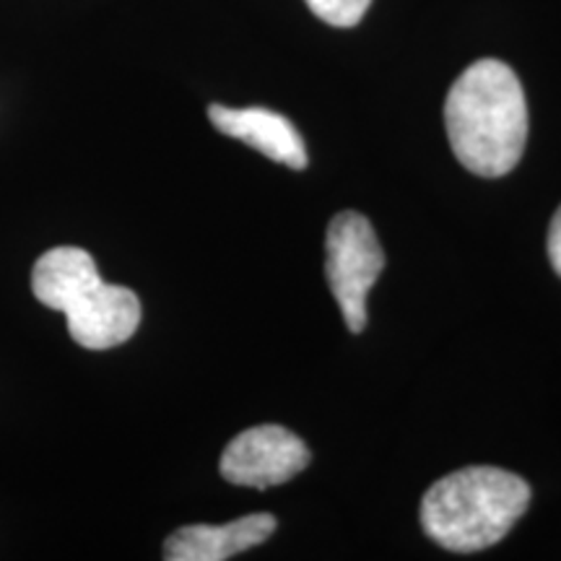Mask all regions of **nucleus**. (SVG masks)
Listing matches in <instances>:
<instances>
[{"instance_id":"1","label":"nucleus","mask_w":561,"mask_h":561,"mask_svg":"<svg viewBox=\"0 0 561 561\" xmlns=\"http://www.w3.org/2000/svg\"><path fill=\"white\" fill-rule=\"evenodd\" d=\"M455 159L479 178H504L528 140V102L507 62L486 58L468 66L445 102Z\"/></svg>"},{"instance_id":"2","label":"nucleus","mask_w":561,"mask_h":561,"mask_svg":"<svg viewBox=\"0 0 561 561\" xmlns=\"http://www.w3.org/2000/svg\"><path fill=\"white\" fill-rule=\"evenodd\" d=\"M530 504L528 481L494 466L460 468L439 479L421 500L426 536L455 553L500 543Z\"/></svg>"},{"instance_id":"3","label":"nucleus","mask_w":561,"mask_h":561,"mask_svg":"<svg viewBox=\"0 0 561 561\" xmlns=\"http://www.w3.org/2000/svg\"><path fill=\"white\" fill-rule=\"evenodd\" d=\"M32 291L66 314L68 333L91 351L130 341L140 325V301L125 286L104 284L94 257L81 248H53L34 263Z\"/></svg>"},{"instance_id":"4","label":"nucleus","mask_w":561,"mask_h":561,"mask_svg":"<svg viewBox=\"0 0 561 561\" xmlns=\"http://www.w3.org/2000/svg\"><path fill=\"white\" fill-rule=\"evenodd\" d=\"M385 268V255L367 216L343 210L325 237V273L351 333L367 325V294Z\"/></svg>"},{"instance_id":"5","label":"nucleus","mask_w":561,"mask_h":561,"mask_svg":"<svg viewBox=\"0 0 561 561\" xmlns=\"http://www.w3.org/2000/svg\"><path fill=\"white\" fill-rule=\"evenodd\" d=\"M310 466V450L297 434L278 424L237 434L221 455V476L234 486L271 489L291 481Z\"/></svg>"},{"instance_id":"6","label":"nucleus","mask_w":561,"mask_h":561,"mask_svg":"<svg viewBox=\"0 0 561 561\" xmlns=\"http://www.w3.org/2000/svg\"><path fill=\"white\" fill-rule=\"evenodd\" d=\"M208 121L224 136L242 140L278 164L289 170H305L307 167V146L299 130L294 128L289 117L265 107H224V104H210Z\"/></svg>"},{"instance_id":"7","label":"nucleus","mask_w":561,"mask_h":561,"mask_svg":"<svg viewBox=\"0 0 561 561\" xmlns=\"http://www.w3.org/2000/svg\"><path fill=\"white\" fill-rule=\"evenodd\" d=\"M276 533V517L268 512L244 515L227 525H185L164 541L167 561H227L255 549Z\"/></svg>"},{"instance_id":"8","label":"nucleus","mask_w":561,"mask_h":561,"mask_svg":"<svg viewBox=\"0 0 561 561\" xmlns=\"http://www.w3.org/2000/svg\"><path fill=\"white\" fill-rule=\"evenodd\" d=\"M305 3L325 24L339 26V30H351L369 11L371 0H305Z\"/></svg>"},{"instance_id":"9","label":"nucleus","mask_w":561,"mask_h":561,"mask_svg":"<svg viewBox=\"0 0 561 561\" xmlns=\"http://www.w3.org/2000/svg\"><path fill=\"white\" fill-rule=\"evenodd\" d=\"M549 261L553 265V271L561 276V206L557 214H553L549 227Z\"/></svg>"}]
</instances>
